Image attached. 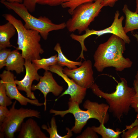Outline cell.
Wrapping results in <instances>:
<instances>
[{"instance_id": "9a60e30c", "label": "cell", "mask_w": 138, "mask_h": 138, "mask_svg": "<svg viewBox=\"0 0 138 138\" xmlns=\"http://www.w3.org/2000/svg\"><path fill=\"white\" fill-rule=\"evenodd\" d=\"M25 60L17 49L12 51L6 60V70L15 71L18 74L24 71Z\"/></svg>"}, {"instance_id": "7402d4cb", "label": "cell", "mask_w": 138, "mask_h": 138, "mask_svg": "<svg viewBox=\"0 0 138 138\" xmlns=\"http://www.w3.org/2000/svg\"><path fill=\"white\" fill-rule=\"evenodd\" d=\"M57 57L56 54L48 58L33 59L31 61L38 70L43 69L48 71L50 66L57 64Z\"/></svg>"}, {"instance_id": "4fadbf2b", "label": "cell", "mask_w": 138, "mask_h": 138, "mask_svg": "<svg viewBox=\"0 0 138 138\" xmlns=\"http://www.w3.org/2000/svg\"><path fill=\"white\" fill-rule=\"evenodd\" d=\"M24 66L26 71L24 77L21 80H15V82L19 90L25 91L28 98L36 99L34 93L32 92V84L34 80L39 81L41 76L38 74V70L31 61L25 60Z\"/></svg>"}, {"instance_id": "7c38bea8", "label": "cell", "mask_w": 138, "mask_h": 138, "mask_svg": "<svg viewBox=\"0 0 138 138\" xmlns=\"http://www.w3.org/2000/svg\"><path fill=\"white\" fill-rule=\"evenodd\" d=\"M43 75L41 76L39 83L36 85H33L32 90H38L43 94L44 101V110H46L47 96L49 93H51L55 96H58L62 92L63 87L59 85L54 79L52 74L50 71H45Z\"/></svg>"}, {"instance_id": "52a82bcc", "label": "cell", "mask_w": 138, "mask_h": 138, "mask_svg": "<svg viewBox=\"0 0 138 138\" xmlns=\"http://www.w3.org/2000/svg\"><path fill=\"white\" fill-rule=\"evenodd\" d=\"M17 101L13 103L7 116L0 125V137L13 138L14 134L20 129L24 120L27 118H40V112L34 109L15 108Z\"/></svg>"}, {"instance_id": "4dcf8cb0", "label": "cell", "mask_w": 138, "mask_h": 138, "mask_svg": "<svg viewBox=\"0 0 138 138\" xmlns=\"http://www.w3.org/2000/svg\"><path fill=\"white\" fill-rule=\"evenodd\" d=\"M1 1H7L11 2H18L20 3H22L23 0H0Z\"/></svg>"}, {"instance_id": "f546056e", "label": "cell", "mask_w": 138, "mask_h": 138, "mask_svg": "<svg viewBox=\"0 0 138 138\" xmlns=\"http://www.w3.org/2000/svg\"><path fill=\"white\" fill-rule=\"evenodd\" d=\"M118 0H103L101 2V4L104 6H109L112 7L115 3Z\"/></svg>"}, {"instance_id": "ac0fdd59", "label": "cell", "mask_w": 138, "mask_h": 138, "mask_svg": "<svg viewBox=\"0 0 138 138\" xmlns=\"http://www.w3.org/2000/svg\"><path fill=\"white\" fill-rule=\"evenodd\" d=\"M54 50L56 51L57 55V64L63 67L66 66L70 69L77 68V66H80L82 64L81 61L78 62L70 60L67 59L62 52L59 43H57L54 48Z\"/></svg>"}, {"instance_id": "f1b7e54d", "label": "cell", "mask_w": 138, "mask_h": 138, "mask_svg": "<svg viewBox=\"0 0 138 138\" xmlns=\"http://www.w3.org/2000/svg\"><path fill=\"white\" fill-rule=\"evenodd\" d=\"M9 112L7 107L0 106V125L6 118Z\"/></svg>"}, {"instance_id": "6da1fadb", "label": "cell", "mask_w": 138, "mask_h": 138, "mask_svg": "<svg viewBox=\"0 0 138 138\" xmlns=\"http://www.w3.org/2000/svg\"><path fill=\"white\" fill-rule=\"evenodd\" d=\"M125 44L122 39L112 34L106 41L100 44L93 56L94 66L97 71L101 72L105 68L113 67L121 72L131 67L132 62L123 56Z\"/></svg>"}, {"instance_id": "cb8c5ba5", "label": "cell", "mask_w": 138, "mask_h": 138, "mask_svg": "<svg viewBox=\"0 0 138 138\" xmlns=\"http://www.w3.org/2000/svg\"><path fill=\"white\" fill-rule=\"evenodd\" d=\"M96 0H65L61 5L63 8H68L69 13L72 15L74 10L78 6L83 4L95 1Z\"/></svg>"}, {"instance_id": "30bf717a", "label": "cell", "mask_w": 138, "mask_h": 138, "mask_svg": "<svg viewBox=\"0 0 138 138\" xmlns=\"http://www.w3.org/2000/svg\"><path fill=\"white\" fill-rule=\"evenodd\" d=\"M0 77L5 87L7 95L12 99H15L22 105L26 106L28 103L37 106L43 105L37 99H30L20 93L15 82L14 75L10 71H4L0 74Z\"/></svg>"}, {"instance_id": "9c48e42d", "label": "cell", "mask_w": 138, "mask_h": 138, "mask_svg": "<svg viewBox=\"0 0 138 138\" xmlns=\"http://www.w3.org/2000/svg\"><path fill=\"white\" fill-rule=\"evenodd\" d=\"M63 71L82 88H90L94 83L92 63L90 60H85L79 67L75 69L65 67Z\"/></svg>"}, {"instance_id": "7a4b0ae2", "label": "cell", "mask_w": 138, "mask_h": 138, "mask_svg": "<svg viewBox=\"0 0 138 138\" xmlns=\"http://www.w3.org/2000/svg\"><path fill=\"white\" fill-rule=\"evenodd\" d=\"M79 104L76 101L69 100L68 102V109L60 111L51 109L49 112L51 113L54 114V116L59 115L62 117L67 113L72 114L75 118V122L71 130L76 134L81 132L89 119H96L100 123L104 124L108 121L109 106L108 104L99 103L87 99L83 105L84 108L87 109L86 110L81 109L79 107Z\"/></svg>"}, {"instance_id": "e0dca14e", "label": "cell", "mask_w": 138, "mask_h": 138, "mask_svg": "<svg viewBox=\"0 0 138 138\" xmlns=\"http://www.w3.org/2000/svg\"><path fill=\"white\" fill-rule=\"evenodd\" d=\"M122 11L126 17L125 24L123 27L125 33H126L129 31L138 30V13L130 10L125 4L124 6Z\"/></svg>"}, {"instance_id": "44dd1931", "label": "cell", "mask_w": 138, "mask_h": 138, "mask_svg": "<svg viewBox=\"0 0 138 138\" xmlns=\"http://www.w3.org/2000/svg\"><path fill=\"white\" fill-rule=\"evenodd\" d=\"M48 126L45 124H43L42 125L41 128L43 129L46 130L49 133L50 138H69L72 135V131L71 129L67 128L66 129L67 131L66 135L62 136L58 134L55 119L54 117H52L51 119L50 126L48 123Z\"/></svg>"}, {"instance_id": "ffe728a7", "label": "cell", "mask_w": 138, "mask_h": 138, "mask_svg": "<svg viewBox=\"0 0 138 138\" xmlns=\"http://www.w3.org/2000/svg\"><path fill=\"white\" fill-rule=\"evenodd\" d=\"M91 127L102 138H119L120 137V134L123 131H120L119 129L115 131L112 129L106 128L104 124L102 123H100L98 126H93Z\"/></svg>"}, {"instance_id": "5bb4252c", "label": "cell", "mask_w": 138, "mask_h": 138, "mask_svg": "<svg viewBox=\"0 0 138 138\" xmlns=\"http://www.w3.org/2000/svg\"><path fill=\"white\" fill-rule=\"evenodd\" d=\"M18 138H48L41 131L36 122L30 118L21 124Z\"/></svg>"}, {"instance_id": "d6986e66", "label": "cell", "mask_w": 138, "mask_h": 138, "mask_svg": "<svg viewBox=\"0 0 138 138\" xmlns=\"http://www.w3.org/2000/svg\"><path fill=\"white\" fill-rule=\"evenodd\" d=\"M65 0H23V4L30 13L34 11L37 4L55 6L61 5Z\"/></svg>"}, {"instance_id": "ba28073f", "label": "cell", "mask_w": 138, "mask_h": 138, "mask_svg": "<svg viewBox=\"0 0 138 138\" xmlns=\"http://www.w3.org/2000/svg\"><path fill=\"white\" fill-rule=\"evenodd\" d=\"M119 11H116L115 13L114 20L111 25L103 29L95 30L88 28L85 30V33L83 35H78L73 33L71 34L70 35L71 38L80 43L81 47V53H83L84 51H87L84 44V41L88 37L93 35L99 36L106 34L111 33L122 39L126 43H130L131 40L129 37L124 32L122 26V23L124 17L122 16L119 18Z\"/></svg>"}, {"instance_id": "5b68a950", "label": "cell", "mask_w": 138, "mask_h": 138, "mask_svg": "<svg viewBox=\"0 0 138 138\" xmlns=\"http://www.w3.org/2000/svg\"><path fill=\"white\" fill-rule=\"evenodd\" d=\"M1 2L8 9L13 10L25 22L24 26L26 29L38 31L44 40L47 39L51 31L63 29L66 27V23L64 22L56 24L45 16L37 18L33 16L22 3L7 1Z\"/></svg>"}, {"instance_id": "8fae6325", "label": "cell", "mask_w": 138, "mask_h": 138, "mask_svg": "<svg viewBox=\"0 0 138 138\" xmlns=\"http://www.w3.org/2000/svg\"><path fill=\"white\" fill-rule=\"evenodd\" d=\"M63 67L57 64L50 66L48 70V71L55 73L61 77L67 84V88L59 97L65 95H69L70 96L69 100L76 101L80 104L85 98L87 89L82 87L72 79H70L63 73Z\"/></svg>"}, {"instance_id": "1f68e13d", "label": "cell", "mask_w": 138, "mask_h": 138, "mask_svg": "<svg viewBox=\"0 0 138 138\" xmlns=\"http://www.w3.org/2000/svg\"><path fill=\"white\" fill-rule=\"evenodd\" d=\"M136 7L135 12L138 13V0H136Z\"/></svg>"}, {"instance_id": "603a6c76", "label": "cell", "mask_w": 138, "mask_h": 138, "mask_svg": "<svg viewBox=\"0 0 138 138\" xmlns=\"http://www.w3.org/2000/svg\"><path fill=\"white\" fill-rule=\"evenodd\" d=\"M121 136L122 138H138V114L134 121L129 125H126Z\"/></svg>"}, {"instance_id": "83f0119b", "label": "cell", "mask_w": 138, "mask_h": 138, "mask_svg": "<svg viewBox=\"0 0 138 138\" xmlns=\"http://www.w3.org/2000/svg\"><path fill=\"white\" fill-rule=\"evenodd\" d=\"M11 51L6 48L0 50V69L5 66L7 59Z\"/></svg>"}, {"instance_id": "277c9868", "label": "cell", "mask_w": 138, "mask_h": 138, "mask_svg": "<svg viewBox=\"0 0 138 138\" xmlns=\"http://www.w3.org/2000/svg\"><path fill=\"white\" fill-rule=\"evenodd\" d=\"M5 20L12 24L17 33L16 49L21 51V55L25 60L31 61L41 59L40 54L44 52L40 43L41 36L38 31L26 29L22 22L11 14L3 15Z\"/></svg>"}, {"instance_id": "484cf974", "label": "cell", "mask_w": 138, "mask_h": 138, "mask_svg": "<svg viewBox=\"0 0 138 138\" xmlns=\"http://www.w3.org/2000/svg\"><path fill=\"white\" fill-rule=\"evenodd\" d=\"M133 86L135 93L133 98L131 107L134 109L137 114H138V84L135 79L134 80Z\"/></svg>"}, {"instance_id": "d4e9b609", "label": "cell", "mask_w": 138, "mask_h": 138, "mask_svg": "<svg viewBox=\"0 0 138 138\" xmlns=\"http://www.w3.org/2000/svg\"><path fill=\"white\" fill-rule=\"evenodd\" d=\"M12 103V99L7 95L5 86L1 80L0 81V105L7 107Z\"/></svg>"}, {"instance_id": "3957f363", "label": "cell", "mask_w": 138, "mask_h": 138, "mask_svg": "<svg viewBox=\"0 0 138 138\" xmlns=\"http://www.w3.org/2000/svg\"><path fill=\"white\" fill-rule=\"evenodd\" d=\"M118 82L115 91L112 93H105L94 83L91 89L93 93L100 98L104 99L109 106V111L113 116L121 121L124 115L128 113L133 98L135 93L134 87L128 86L126 80L121 77Z\"/></svg>"}, {"instance_id": "4316f807", "label": "cell", "mask_w": 138, "mask_h": 138, "mask_svg": "<svg viewBox=\"0 0 138 138\" xmlns=\"http://www.w3.org/2000/svg\"><path fill=\"white\" fill-rule=\"evenodd\" d=\"M77 138H97L98 136L97 133L91 127H88L80 135L77 136Z\"/></svg>"}, {"instance_id": "d6a6232c", "label": "cell", "mask_w": 138, "mask_h": 138, "mask_svg": "<svg viewBox=\"0 0 138 138\" xmlns=\"http://www.w3.org/2000/svg\"><path fill=\"white\" fill-rule=\"evenodd\" d=\"M133 36L136 38L138 43V34L137 33H133Z\"/></svg>"}, {"instance_id": "8992f818", "label": "cell", "mask_w": 138, "mask_h": 138, "mask_svg": "<svg viewBox=\"0 0 138 138\" xmlns=\"http://www.w3.org/2000/svg\"><path fill=\"white\" fill-rule=\"evenodd\" d=\"M103 1L96 0L77 7L71 15V17L66 23L68 31L72 32L77 30L79 34L85 31L103 7L101 4Z\"/></svg>"}, {"instance_id": "836d02e7", "label": "cell", "mask_w": 138, "mask_h": 138, "mask_svg": "<svg viewBox=\"0 0 138 138\" xmlns=\"http://www.w3.org/2000/svg\"><path fill=\"white\" fill-rule=\"evenodd\" d=\"M138 84V71L137 72L135 76V79Z\"/></svg>"}, {"instance_id": "2e32d148", "label": "cell", "mask_w": 138, "mask_h": 138, "mask_svg": "<svg viewBox=\"0 0 138 138\" xmlns=\"http://www.w3.org/2000/svg\"><path fill=\"white\" fill-rule=\"evenodd\" d=\"M17 32L14 25L8 21L0 26V50L7 48L14 47L10 43V39Z\"/></svg>"}]
</instances>
